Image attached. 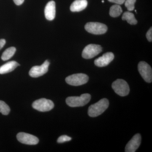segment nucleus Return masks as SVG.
<instances>
[{"label":"nucleus","mask_w":152,"mask_h":152,"mask_svg":"<svg viewBox=\"0 0 152 152\" xmlns=\"http://www.w3.org/2000/svg\"><path fill=\"white\" fill-rule=\"evenodd\" d=\"M72 140V138L66 135L60 136L57 140V142L59 143H62L65 142L70 141Z\"/></svg>","instance_id":"412c9836"},{"label":"nucleus","mask_w":152,"mask_h":152,"mask_svg":"<svg viewBox=\"0 0 152 152\" xmlns=\"http://www.w3.org/2000/svg\"><path fill=\"white\" fill-rule=\"evenodd\" d=\"M122 12V9L119 5H114L110 8V15L113 18H116L119 16Z\"/></svg>","instance_id":"a211bd4d"},{"label":"nucleus","mask_w":152,"mask_h":152,"mask_svg":"<svg viewBox=\"0 0 152 152\" xmlns=\"http://www.w3.org/2000/svg\"><path fill=\"white\" fill-rule=\"evenodd\" d=\"M104 1H103H103H102V2L104 3Z\"/></svg>","instance_id":"a878e982"},{"label":"nucleus","mask_w":152,"mask_h":152,"mask_svg":"<svg viewBox=\"0 0 152 152\" xmlns=\"http://www.w3.org/2000/svg\"><path fill=\"white\" fill-rule=\"evenodd\" d=\"M18 66H20V64L15 61L8 62L0 67V74L3 75L10 72Z\"/></svg>","instance_id":"2eb2a0df"},{"label":"nucleus","mask_w":152,"mask_h":152,"mask_svg":"<svg viewBox=\"0 0 152 152\" xmlns=\"http://www.w3.org/2000/svg\"><path fill=\"white\" fill-rule=\"evenodd\" d=\"M112 88L117 94L125 96L129 94V87L126 82L122 79H118L112 84Z\"/></svg>","instance_id":"7ed1b4c3"},{"label":"nucleus","mask_w":152,"mask_h":152,"mask_svg":"<svg viewBox=\"0 0 152 152\" xmlns=\"http://www.w3.org/2000/svg\"><path fill=\"white\" fill-rule=\"evenodd\" d=\"M10 111L9 106L4 101L0 100V113L4 115H8Z\"/></svg>","instance_id":"6ab92c4d"},{"label":"nucleus","mask_w":152,"mask_h":152,"mask_svg":"<svg viewBox=\"0 0 152 152\" xmlns=\"http://www.w3.org/2000/svg\"><path fill=\"white\" fill-rule=\"evenodd\" d=\"M87 5V0H75L72 3L70 9L72 12H79L86 9Z\"/></svg>","instance_id":"4468645a"},{"label":"nucleus","mask_w":152,"mask_h":152,"mask_svg":"<svg viewBox=\"0 0 152 152\" xmlns=\"http://www.w3.org/2000/svg\"><path fill=\"white\" fill-rule=\"evenodd\" d=\"M138 69L142 77L147 83H151L152 81V70L151 66L145 61L139 63Z\"/></svg>","instance_id":"6e6552de"},{"label":"nucleus","mask_w":152,"mask_h":152,"mask_svg":"<svg viewBox=\"0 0 152 152\" xmlns=\"http://www.w3.org/2000/svg\"><path fill=\"white\" fill-rule=\"evenodd\" d=\"M85 28L88 32L95 35L102 34L107 31V27L106 25L98 22L87 23L85 25Z\"/></svg>","instance_id":"20e7f679"},{"label":"nucleus","mask_w":152,"mask_h":152,"mask_svg":"<svg viewBox=\"0 0 152 152\" xmlns=\"http://www.w3.org/2000/svg\"><path fill=\"white\" fill-rule=\"evenodd\" d=\"M114 58L113 53L111 52H108L104 54L102 56L96 59L94 61L95 65L102 67L108 65Z\"/></svg>","instance_id":"f8f14e48"},{"label":"nucleus","mask_w":152,"mask_h":152,"mask_svg":"<svg viewBox=\"0 0 152 152\" xmlns=\"http://www.w3.org/2000/svg\"><path fill=\"white\" fill-rule=\"evenodd\" d=\"M49 65L50 62L48 60H46L41 66H33L30 70L29 74L31 77L34 78L43 75L48 71Z\"/></svg>","instance_id":"1a4fd4ad"},{"label":"nucleus","mask_w":152,"mask_h":152,"mask_svg":"<svg viewBox=\"0 0 152 152\" xmlns=\"http://www.w3.org/2000/svg\"><path fill=\"white\" fill-rule=\"evenodd\" d=\"M122 19L123 20H126L131 25H136L137 21L135 18L134 15L129 12H126L123 14Z\"/></svg>","instance_id":"dca6fc26"},{"label":"nucleus","mask_w":152,"mask_h":152,"mask_svg":"<svg viewBox=\"0 0 152 152\" xmlns=\"http://www.w3.org/2000/svg\"><path fill=\"white\" fill-rule=\"evenodd\" d=\"M110 2L115 3L118 5H121L125 2L126 0H108Z\"/></svg>","instance_id":"5701e85b"},{"label":"nucleus","mask_w":152,"mask_h":152,"mask_svg":"<svg viewBox=\"0 0 152 152\" xmlns=\"http://www.w3.org/2000/svg\"><path fill=\"white\" fill-rule=\"evenodd\" d=\"M88 80V76L86 74L83 73L74 74L68 76L66 78L67 83L76 86L86 83Z\"/></svg>","instance_id":"39448f33"},{"label":"nucleus","mask_w":152,"mask_h":152,"mask_svg":"<svg viewBox=\"0 0 152 152\" xmlns=\"http://www.w3.org/2000/svg\"><path fill=\"white\" fill-rule=\"evenodd\" d=\"M102 48L99 45L90 44L85 47L82 53V57L85 59H91L102 52Z\"/></svg>","instance_id":"0eeeda50"},{"label":"nucleus","mask_w":152,"mask_h":152,"mask_svg":"<svg viewBox=\"0 0 152 152\" xmlns=\"http://www.w3.org/2000/svg\"><path fill=\"white\" fill-rule=\"evenodd\" d=\"M34 109L40 112H48L53 108L54 104L53 101L47 99H39L34 102L32 104Z\"/></svg>","instance_id":"423d86ee"},{"label":"nucleus","mask_w":152,"mask_h":152,"mask_svg":"<svg viewBox=\"0 0 152 152\" xmlns=\"http://www.w3.org/2000/svg\"><path fill=\"white\" fill-rule=\"evenodd\" d=\"M56 14V3L53 1H50L45 7V17L47 20L52 21L55 19Z\"/></svg>","instance_id":"ddd939ff"},{"label":"nucleus","mask_w":152,"mask_h":152,"mask_svg":"<svg viewBox=\"0 0 152 152\" xmlns=\"http://www.w3.org/2000/svg\"><path fill=\"white\" fill-rule=\"evenodd\" d=\"M91 96L88 94H83L80 96L69 97L66 99V103L70 107H83L91 100Z\"/></svg>","instance_id":"f03ea898"},{"label":"nucleus","mask_w":152,"mask_h":152,"mask_svg":"<svg viewBox=\"0 0 152 152\" xmlns=\"http://www.w3.org/2000/svg\"><path fill=\"white\" fill-rule=\"evenodd\" d=\"M109 105L108 100L103 99L97 103L90 106L88 114L91 117H96L102 114L107 109Z\"/></svg>","instance_id":"f257e3e1"},{"label":"nucleus","mask_w":152,"mask_h":152,"mask_svg":"<svg viewBox=\"0 0 152 152\" xmlns=\"http://www.w3.org/2000/svg\"><path fill=\"white\" fill-rule=\"evenodd\" d=\"M14 3L17 5L19 6L22 4L24 1V0H13Z\"/></svg>","instance_id":"393cba45"},{"label":"nucleus","mask_w":152,"mask_h":152,"mask_svg":"<svg viewBox=\"0 0 152 152\" xmlns=\"http://www.w3.org/2000/svg\"><path fill=\"white\" fill-rule=\"evenodd\" d=\"M141 142V137L140 134H136L127 144L125 148V152H135L140 145Z\"/></svg>","instance_id":"9b49d317"},{"label":"nucleus","mask_w":152,"mask_h":152,"mask_svg":"<svg viewBox=\"0 0 152 152\" xmlns=\"http://www.w3.org/2000/svg\"><path fill=\"white\" fill-rule=\"evenodd\" d=\"M17 138L20 142L28 145H35L39 142L36 136L24 132H20L17 134Z\"/></svg>","instance_id":"9d476101"},{"label":"nucleus","mask_w":152,"mask_h":152,"mask_svg":"<svg viewBox=\"0 0 152 152\" xmlns=\"http://www.w3.org/2000/svg\"><path fill=\"white\" fill-rule=\"evenodd\" d=\"M146 37L148 40L150 42L152 41V27L150 28V29L147 32L146 34Z\"/></svg>","instance_id":"4be33fe9"},{"label":"nucleus","mask_w":152,"mask_h":152,"mask_svg":"<svg viewBox=\"0 0 152 152\" xmlns=\"http://www.w3.org/2000/svg\"><path fill=\"white\" fill-rule=\"evenodd\" d=\"M6 40L4 39H0V50H1L6 44Z\"/></svg>","instance_id":"b1692460"},{"label":"nucleus","mask_w":152,"mask_h":152,"mask_svg":"<svg viewBox=\"0 0 152 152\" xmlns=\"http://www.w3.org/2000/svg\"><path fill=\"white\" fill-rule=\"evenodd\" d=\"M16 51V49L15 47H10L6 49L2 55L1 59L4 61H7L11 58Z\"/></svg>","instance_id":"f3484780"},{"label":"nucleus","mask_w":152,"mask_h":152,"mask_svg":"<svg viewBox=\"0 0 152 152\" xmlns=\"http://www.w3.org/2000/svg\"><path fill=\"white\" fill-rule=\"evenodd\" d=\"M136 0H126L125 5L127 9L128 10L132 11L134 9V4Z\"/></svg>","instance_id":"aec40b11"}]
</instances>
